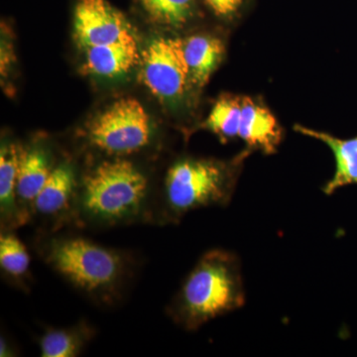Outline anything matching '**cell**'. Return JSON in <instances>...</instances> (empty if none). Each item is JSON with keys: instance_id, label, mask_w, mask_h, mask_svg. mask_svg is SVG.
Listing matches in <instances>:
<instances>
[{"instance_id": "6da1fadb", "label": "cell", "mask_w": 357, "mask_h": 357, "mask_svg": "<svg viewBox=\"0 0 357 357\" xmlns=\"http://www.w3.org/2000/svg\"><path fill=\"white\" fill-rule=\"evenodd\" d=\"M33 249L54 273L102 309L123 304L142 266L132 251L102 245L68 229L36 234Z\"/></svg>"}, {"instance_id": "7a4b0ae2", "label": "cell", "mask_w": 357, "mask_h": 357, "mask_svg": "<svg viewBox=\"0 0 357 357\" xmlns=\"http://www.w3.org/2000/svg\"><path fill=\"white\" fill-rule=\"evenodd\" d=\"M157 185L131 157H103L79 178L76 229L154 225Z\"/></svg>"}, {"instance_id": "3957f363", "label": "cell", "mask_w": 357, "mask_h": 357, "mask_svg": "<svg viewBox=\"0 0 357 357\" xmlns=\"http://www.w3.org/2000/svg\"><path fill=\"white\" fill-rule=\"evenodd\" d=\"M245 304L241 262L236 253L211 249L204 253L167 305L166 314L187 332Z\"/></svg>"}, {"instance_id": "277c9868", "label": "cell", "mask_w": 357, "mask_h": 357, "mask_svg": "<svg viewBox=\"0 0 357 357\" xmlns=\"http://www.w3.org/2000/svg\"><path fill=\"white\" fill-rule=\"evenodd\" d=\"M248 153L227 162L196 157L175 160L157 185L154 225H178L191 211L229 206Z\"/></svg>"}, {"instance_id": "5b68a950", "label": "cell", "mask_w": 357, "mask_h": 357, "mask_svg": "<svg viewBox=\"0 0 357 357\" xmlns=\"http://www.w3.org/2000/svg\"><path fill=\"white\" fill-rule=\"evenodd\" d=\"M84 139L105 157H133L152 144L154 130L142 105L123 98L86 124Z\"/></svg>"}, {"instance_id": "8992f818", "label": "cell", "mask_w": 357, "mask_h": 357, "mask_svg": "<svg viewBox=\"0 0 357 357\" xmlns=\"http://www.w3.org/2000/svg\"><path fill=\"white\" fill-rule=\"evenodd\" d=\"M141 83L162 102L177 103L192 86L183 40L158 37L140 54Z\"/></svg>"}, {"instance_id": "52a82bcc", "label": "cell", "mask_w": 357, "mask_h": 357, "mask_svg": "<svg viewBox=\"0 0 357 357\" xmlns=\"http://www.w3.org/2000/svg\"><path fill=\"white\" fill-rule=\"evenodd\" d=\"M79 178L81 174L72 160L56 163L33 203L30 223L36 227V234L75 230Z\"/></svg>"}, {"instance_id": "ba28073f", "label": "cell", "mask_w": 357, "mask_h": 357, "mask_svg": "<svg viewBox=\"0 0 357 357\" xmlns=\"http://www.w3.org/2000/svg\"><path fill=\"white\" fill-rule=\"evenodd\" d=\"M75 40L83 50L132 34L126 16L109 0H76Z\"/></svg>"}, {"instance_id": "9c48e42d", "label": "cell", "mask_w": 357, "mask_h": 357, "mask_svg": "<svg viewBox=\"0 0 357 357\" xmlns=\"http://www.w3.org/2000/svg\"><path fill=\"white\" fill-rule=\"evenodd\" d=\"M55 165L50 150L43 143L20 145L17 203L23 225L31 222L33 203Z\"/></svg>"}, {"instance_id": "30bf717a", "label": "cell", "mask_w": 357, "mask_h": 357, "mask_svg": "<svg viewBox=\"0 0 357 357\" xmlns=\"http://www.w3.org/2000/svg\"><path fill=\"white\" fill-rule=\"evenodd\" d=\"M238 138L248 145L249 150L259 149L267 155L275 154L283 139V131L276 117L264 105L248 96L243 100Z\"/></svg>"}, {"instance_id": "8fae6325", "label": "cell", "mask_w": 357, "mask_h": 357, "mask_svg": "<svg viewBox=\"0 0 357 357\" xmlns=\"http://www.w3.org/2000/svg\"><path fill=\"white\" fill-rule=\"evenodd\" d=\"M84 68L98 77H116L126 74L139 64L140 54L134 35L112 43L91 47L84 50Z\"/></svg>"}, {"instance_id": "7c38bea8", "label": "cell", "mask_w": 357, "mask_h": 357, "mask_svg": "<svg viewBox=\"0 0 357 357\" xmlns=\"http://www.w3.org/2000/svg\"><path fill=\"white\" fill-rule=\"evenodd\" d=\"M296 132L321 141L332 150L335 160V170L333 178L323 188L326 196L345 185H357V135L349 139L335 137L332 134L314 130L296 124Z\"/></svg>"}, {"instance_id": "4fadbf2b", "label": "cell", "mask_w": 357, "mask_h": 357, "mask_svg": "<svg viewBox=\"0 0 357 357\" xmlns=\"http://www.w3.org/2000/svg\"><path fill=\"white\" fill-rule=\"evenodd\" d=\"M20 145L2 142L0 149V230L15 231L23 225L17 203Z\"/></svg>"}, {"instance_id": "5bb4252c", "label": "cell", "mask_w": 357, "mask_h": 357, "mask_svg": "<svg viewBox=\"0 0 357 357\" xmlns=\"http://www.w3.org/2000/svg\"><path fill=\"white\" fill-rule=\"evenodd\" d=\"M96 337V326L86 319L66 328H49L38 340L42 357H77Z\"/></svg>"}, {"instance_id": "9a60e30c", "label": "cell", "mask_w": 357, "mask_h": 357, "mask_svg": "<svg viewBox=\"0 0 357 357\" xmlns=\"http://www.w3.org/2000/svg\"><path fill=\"white\" fill-rule=\"evenodd\" d=\"M192 86L203 88L210 81L225 55L220 39L208 35H194L183 40Z\"/></svg>"}, {"instance_id": "2e32d148", "label": "cell", "mask_w": 357, "mask_h": 357, "mask_svg": "<svg viewBox=\"0 0 357 357\" xmlns=\"http://www.w3.org/2000/svg\"><path fill=\"white\" fill-rule=\"evenodd\" d=\"M30 255L15 231H0V269L11 286L28 292L32 283Z\"/></svg>"}, {"instance_id": "e0dca14e", "label": "cell", "mask_w": 357, "mask_h": 357, "mask_svg": "<svg viewBox=\"0 0 357 357\" xmlns=\"http://www.w3.org/2000/svg\"><path fill=\"white\" fill-rule=\"evenodd\" d=\"M243 98L222 96L213 105L202 128L215 133L223 142L238 138Z\"/></svg>"}, {"instance_id": "ac0fdd59", "label": "cell", "mask_w": 357, "mask_h": 357, "mask_svg": "<svg viewBox=\"0 0 357 357\" xmlns=\"http://www.w3.org/2000/svg\"><path fill=\"white\" fill-rule=\"evenodd\" d=\"M140 3L154 22L169 27H183L194 11V0H140Z\"/></svg>"}, {"instance_id": "d6986e66", "label": "cell", "mask_w": 357, "mask_h": 357, "mask_svg": "<svg viewBox=\"0 0 357 357\" xmlns=\"http://www.w3.org/2000/svg\"><path fill=\"white\" fill-rule=\"evenodd\" d=\"M211 10L220 17H229L239 10L243 0H206Z\"/></svg>"}, {"instance_id": "ffe728a7", "label": "cell", "mask_w": 357, "mask_h": 357, "mask_svg": "<svg viewBox=\"0 0 357 357\" xmlns=\"http://www.w3.org/2000/svg\"><path fill=\"white\" fill-rule=\"evenodd\" d=\"M17 349H16V347L13 344V342L8 340V337L6 335H1V337H0V356H17Z\"/></svg>"}]
</instances>
